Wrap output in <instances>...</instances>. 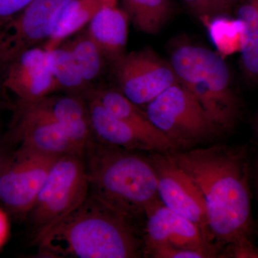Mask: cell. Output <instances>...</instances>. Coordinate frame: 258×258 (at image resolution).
Instances as JSON below:
<instances>
[{
    "instance_id": "28",
    "label": "cell",
    "mask_w": 258,
    "mask_h": 258,
    "mask_svg": "<svg viewBox=\"0 0 258 258\" xmlns=\"http://www.w3.org/2000/svg\"><path fill=\"white\" fill-rule=\"evenodd\" d=\"M241 0H220L221 3L222 15H227L231 13L235 6L238 5Z\"/></svg>"
},
{
    "instance_id": "16",
    "label": "cell",
    "mask_w": 258,
    "mask_h": 258,
    "mask_svg": "<svg viewBox=\"0 0 258 258\" xmlns=\"http://www.w3.org/2000/svg\"><path fill=\"white\" fill-rule=\"evenodd\" d=\"M49 109L75 147L85 154L93 139L92 125L87 101L82 96L67 94L45 97Z\"/></svg>"
},
{
    "instance_id": "17",
    "label": "cell",
    "mask_w": 258,
    "mask_h": 258,
    "mask_svg": "<svg viewBox=\"0 0 258 258\" xmlns=\"http://www.w3.org/2000/svg\"><path fill=\"white\" fill-rule=\"evenodd\" d=\"M128 21L124 10L116 6H105L88 23V33L101 49L108 64L125 53Z\"/></svg>"
},
{
    "instance_id": "19",
    "label": "cell",
    "mask_w": 258,
    "mask_h": 258,
    "mask_svg": "<svg viewBox=\"0 0 258 258\" xmlns=\"http://www.w3.org/2000/svg\"><path fill=\"white\" fill-rule=\"evenodd\" d=\"M105 6L113 5L108 0H72L62 12L52 36L42 47L47 52L54 50L84 28Z\"/></svg>"
},
{
    "instance_id": "14",
    "label": "cell",
    "mask_w": 258,
    "mask_h": 258,
    "mask_svg": "<svg viewBox=\"0 0 258 258\" xmlns=\"http://www.w3.org/2000/svg\"><path fill=\"white\" fill-rule=\"evenodd\" d=\"M94 90L86 99L95 140L106 145L136 152H164L152 139L110 113L99 101Z\"/></svg>"
},
{
    "instance_id": "18",
    "label": "cell",
    "mask_w": 258,
    "mask_h": 258,
    "mask_svg": "<svg viewBox=\"0 0 258 258\" xmlns=\"http://www.w3.org/2000/svg\"><path fill=\"white\" fill-rule=\"evenodd\" d=\"M237 5L242 69L247 79L258 81V0H241Z\"/></svg>"
},
{
    "instance_id": "24",
    "label": "cell",
    "mask_w": 258,
    "mask_h": 258,
    "mask_svg": "<svg viewBox=\"0 0 258 258\" xmlns=\"http://www.w3.org/2000/svg\"><path fill=\"white\" fill-rule=\"evenodd\" d=\"M149 256L155 258H204L206 254L199 251L173 248L169 247H159L153 250Z\"/></svg>"
},
{
    "instance_id": "2",
    "label": "cell",
    "mask_w": 258,
    "mask_h": 258,
    "mask_svg": "<svg viewBox=\"0 0 258 258\" xmlns=\"http://www.w3.org/2000/svg\"><path fill=\"white\" fill-rule=\"evenodd\" d=\"M129 220L88 195L37 242L39 255L55 258H134L143 242Z\"/></svg>"
},
{
    "instance_id": "21",
    "label": "cell",
    "mask_w": 258,
    "mask_h": 258,
    "mask_svg": "<svg viewBox=\"0 0 258 258\" xmlns=\"http://www.w3.org/2000/svg\"><path fill=\"white\" fill-rule=\"evenodd\" d=\"M123 10L139 31L154 35L164 26L171 13V0H122Z\"/></svg>"
},
{
    "instance_id": "13",
    "label": "cell",
    "mask_w": 258,
    "mask_h": 258,
    "mask_svg": "<svg viewBox=\"0 0 258 258\" xmlns=\"http://www.w3.org/2000/svg\"><path fill=\"white\" fill-rule=\"evenodd\" d=\"M0 84L18 101L25 102L37 101L57 91L49 52L42 47L24 51L0 70Z\"/></svg>"
},
{
    "instance_id": "10",
    "label": "cell",
    "mask_w": 258,
    "mask_h": 258,
    "mask_svg": "<svg viewBox=\"0 0 258 258\" xmlns=\"http://www.w3.org/2000/svg\"><path fill=\"white\" fill-rule=\"evenodd\" d=\"M13 111L14 117L8 142L18 144L20 147L57 157L69 154L84 156L56 122L45 97L30 102L18 100L13 106Z\"/></svg>"
},
{
    "instance_id": "7",
    "label": "cell",
    "mask_w": 258,
    "mask_h": 258,
    "mask_svg": "<svg viewBox=\"0 0 258 258\" xmlns=\"http://www.w3.org/2000/svg\"><path fill=\"white\" fill-rule=\"evenodd\" d=\"M118 91L138 106L149 104L179 83L170 62L149 47L125 52L109 64Z\"/></svg>"
},
{
    "instance_id": "5",
    "label": "cell",
    "mask_w": 258,
    "mask_h": 258,
    "mask_svg": "<svg viewBox=\"0 0 258 258\" xmlns=\"http://www.w3.org/2000/svg\"><path fill=\"white\" fill-rule=\"evenodd\" d=\"M88 195L84 156H60L54 163L33 206L29 212L34 242L76 210Z\"/></svg>"
},
{
    "instance_id": "12",
    "label": "cell",
    "mask_w": 258,
    "mask_h": 258,
    "mask_svg": "<svg viewBox=\"0 0 258 258\" xmlns=\"http://www.w3.org/2000/svg\"><path fill=\"white\" fill-rule=\"evenodd\" d=\"M147 216L143 252L149 255L161 247L191 249L212 257L216 255L215 245L198 226L160 203L159 200L145 212Z\"/></svg>"
},
{
    "instance_id": "32",
    "label": "cell",
    "mask_w": 258,
    "mask_h": 258,
    "mask_svg": "<svg viewBox=\"0 0 258 258\" xmlns=\"http://www.w3.org/2000/svg\"><path fill=\"white\" fill-rule=\"evenodd\" d=\"M257 132H258V122H257Z\"/></svg>"
},
{
    "instance_id": "1",
    "label": "cell",
    "mask_w": 258,
    "mask_h": 258,
    "mask_svg": "<svg viewBox=\"0 0 258 258\" xmlns=\"http://www.w3.org/2000/svg\"><path fill=\"white\" fill-rule=\"evenodd\" d=\"M201 191L212 241L226 247L227 255L258 258L251 242L250 190L244 148L215 146L168 152Z\"/></svg>"
},
{
    "instance_id": "23",
    "label": "cell",
    "mask_w": 258,
    "mask_h": 258,
    "mask_svg": "<svg viewBox=\"0 0 258 258\" xmlns=\"http://www.w3.org/2000/svg\"><path fill=\"white\" fill-rule=\"evenodd\" d=\"M189 9L201 19H210L222 15L220 0H184Z\"/></svg>"
},
{
    "instance_id": "30",
    "label": "cell",
    "mask_w": 258,
    "mask_h": 258,
    "mask_svg": "<svg viewBox=\"0 0 258 258\" xmlns=\"http://www.w3.org/2000/svg\"><path fill=\"white\" fill-rule=\"evenodd\" d=\"M108 1L113 6H115V5H116V0H108Z\"/></svg>"
},
{
    "instance_id": "25",
    "label": "cell",
    "mask_w": 258,
    "mask_h": 258,
    "mask_svg": "<svg viewBox=\"0 0 258 258\" xmlns=\"http://www.w3.org/2000/svg\"><path fill=\"white\" fill-rule=\"evenodd\" d=\"M33 0H0V28Z\"/></svg>"
},
{
    "instance_id": "27",
    "label": "cell",
    "mask_w": 258,
    "mask_h": 258,
    "mask_svg": "<svg viewBox=\"0 0 258 258\" xmlns=\"http://www.w3.org/2000/svg\"><path fill=\"white\" fill-rule=\"evenodd\" d=\"M13 153L8 152L5 149L4 146V141L0 140V175H1L3 171H4L5 168L6 167L7 164L9 162L10 158L12 157Z\"/></svg>"
},
{
    "instance_id": "6",
    "label": "cell",
    "mask_w": 258,
    "mask_h": 258,
    "mask_svg": "<svg viewBox=\"0 0 258 258\" xmlns=\"http://www.w3.org/2000/svg\"><path fill=\"white\" fill-rule=\"evenodd\" d=\"M146 111L153 124L182 148L213 140L223 132L180 82L147 104Z\"/></svg>"
},
{
    "instance_id": "8",
    "label": "cell",
    "mask_w": 258,
    "mask_h": 258,
    "mask_svg": "<svg viewBox=\"0 0 258 258\" xmlns=\"http://www.w3.org/2000/svg\"><path fill=\"white\" fill-rule=\"evenodd\" d=\"M72 0H33L0 28V70L20 53L43 46Z\"/></svg>"
},
{
    "instance_id": "31",
    "label": "cell",
    "mask_w": 258,
    "mask_h": 258,
    "mask_svg": "<svg viewBox=\"0 0 258 258\" xmlns=\"http://www.w3.org/2000/svg\"><path fill=\"white\" fill-rule=\"evenodd\" d=\"M257 187H258V174H257Z\"/></svg>"
},
{
    "instance_id": "29",
    "label": "cell",
    "mask_w": 258,
    "mask_h": 258,
    "mask_svg": "<svg viewBox=\"0 0 258 258\" xmlns=\"http://www.w3.org/2000/svg\"><path fill=\"white\" fill-rule=\"evenodd\" d=\"M7 92L8 91L3 87L1 84H0V111L5 108V107L9 106V103H8V98L7 96Z\"/></svg>"
},
{
    "instance_id": "15",
    "label": "cell",
    "mask_w": 258,
    "mask_h": 258,
    "mask_svg": "<svg viewBox=\"0 0 258 258\" xmlns=\"http://www.w3.org/2000/svg\"><path fill=\"white\" fill-rule=\"evenodd\" d=\"M96 96L110 113L156 142L164 152H171L182 148L157 128L148 116L147 111L128 100L116 88H96Z\"/></svg>"
},
{
    "instance_id": "22",
    "label": "cell",
    "mask_w": 258,
    "mask_h": 258,
    "mask_svg": "<svg viewBox=\"0 0 258 258\" xmlns=\"http://www.w3.org/2000/svg\"><path fill=\"white\" fill-rule=\"evenodd\" d=\"M49 61L57 91L61 90L67 94L86 98L95 89L85 82L74 57L67 49L60 45L50 51Z\"/></svg>"
},
{
    "instance_id": "3",
    "label": "cell",
    "mask_w": 258,
    "mask_h": 258,
    "mask_svg": "<svg viewBox=\"0 0 258 258\" xmlns=\"http://www.w3.org/2000/svg\"><path fill=\"white\" fill-rule=\"evenodd\" d=\"M135 152L93 139L84 154L88 195L131 220L159 199L152 163Z\"/></svg>"
},
{
    "instance_id": "20",
    "label": "cell",
    "mask_w": 258,
    "mask_h": 258,
    "mask_svg": "<svg viewBox=\"0 0 258 258\" xmlns=\"http://www.w3.org/2000/svg\"><path fill=\"white\" fill-rule=\"evenodd\" d=\"M75 35L60 45L70 51L85 82L96 88L95 83L103 74L108 62L100 47L90 36L87 28L82 29Z\"/></svg>"
},
{
    "instance_id": "11",
    "label": "cell",
    "mask_w": 258,
    "mask_h": 258,
    "mask_svg": "<svg viewBox=\"0 0 258 258\" xmlns=\"http://www.w3.org/2000/svg\"><path fill=\"white\" fill-rule=\"evenodd\" d=\"M148 158L155 170L158 195L161 203L195 223L214 244L209 230L205 200L192 179L176 165L168 152H152Z\"/></svg>"
},
{
    "instance_id": "26",
    "label": "cell",
    "mask_w": 258,
    "mask_h": 258,
    "mask_svg": "<svg viewBox=\"0 0 258 258\" xmlns=\"http://www.w3.org/2000/svg\"><path fill=\"white\" fill-rule=\"evenodd\" d=\"M8 232H9V224H8V218L5 212L0 209V247L6 240Z\"/></svg>"
},
{
    "instance_id": "9",
    "label": "cell",
    "mask_w": 258,
    "mask_h": 258,
    "mask_svg": "<svg viewBox=\"0 0 258 258\" xmlns=\"http://www.w3.org/2000/svg\"><path fill=\"white\" fill-rule=\"evenodd\" d=\"M59 157L20 147L0 175V201L14 213H29Z\"/></svg>"
},
{
    "instance_id": "4",
    "label": "cell",
    "mask_w": 258,
    "mask_h": 258,
    "mask_svg": "<svg viewBox=\"0 0 258 258\" xmlns=\"http://www.w3.org/2000/svg\"><path fill=\"white\" fill-rule=\"evenodd\" d=\"M181 85L193 95L222 131L235 126L240 105L232 86L230 69L221 56L202 46L181 44L169 60Z\"/></svg>"
}]
</instances>
